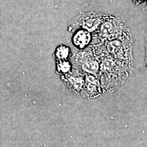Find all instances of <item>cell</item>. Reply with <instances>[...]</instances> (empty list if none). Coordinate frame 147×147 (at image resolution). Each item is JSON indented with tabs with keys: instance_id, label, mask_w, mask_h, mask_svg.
<instances>
[{
	"instance_id": "cell-1",
	"label": "cell",
	"mask_w": 147,
	"mask_h": 147,
	"mask_svg": "<svg viewBox=\"0 0 147 147\" xmlns=\"http://www.w3.org/2000/svg\"><path fill=\"white\" fill-rule=\"evenodd\" d=\"M96 56L100 61L98 79L102 93L113 92L124 84L133 69L107 55L104 49H101Z\"/></svg>"
},
{
	"instance_id": "cell-2",
	"label": "cell",
	"mask_w": 147,
	"mask_h": 147,
	"mask_svg": "<svg viewBox=\"0 0 147 147\" xmlns=\"http://www.w3.org/2000/svg\"><path fill=\"white\" fill-rule=\"evenodd\" d=\"M105 42L104 50L107 55L126 63L134 69L133 40L127 28L119 36Z\"/></svg>"
},
{
	"instance_id": "cell-3",
	"label": "cell",
	"mask_w": 147,
	"mask_h": 147,
	"mask_svg": "<svg viewBox=\"0 0 147 147\" xmlns=\"http://www.w3.org/2000/svg\"><path fill=\"white\" fill-rule=\"evenodd\" d=\"M127 28L119 18L106 14L96 32L100 39L105 42L119 36Z\"/></svg>"
},
{
	"instance_id": "cell-4",
	"label": "cell",
	"mask_w": 147,
	"mask_h": 147,
	"mask_svg": "<svg viewBox=\"0 0 147 147\" xmlns=\"http://www.w3.org/2000/svg\"><path fill=\"white\" fill-rule=\"evenodd\" d=\"M74 63L78 69L85 74L93 75L98 78L100 61L92 50H84L77 53Z\"/></svg>"
},
{
	"instance_id": "cell-5",
	"label": "cell",
	"mask_w": 147,
	"mask_h": 147,
	"mask_svg": "<svg viewBox=\"0 0 147 147\" xmlns=\"http://www.w3.org/2000/svg\"><path fill=\"white\" fill-rule=\"evenodd\" d=\"M105 16L94 12L81 13L74 19L70 27L74 30L84 28L93 33L98 30Z\"/></svg>"
},
{
	"instance_id": "cell-6",
	"label": "cell",
	"mask_w": 147,
	"mask_h": 147,
	"mask_svg": "<svg viewBox=\"0 0 147 147\" xmlns=\"http://www.w3.org/2000/svg\"><path fill=\"white\" fill-rule=\"evenodd\" d=\"M102 93L99 79L93 75L86 74L84 86L80 95L86 98H95Z\"/></svg>"
},
{
	"instance_id": "cell-7",
	"label": "cell",
	"mask_w": 147,
	"mask_h": 147,
	"mask_svg": "<svg viewBox=\"0 0 147 147\" xmlns=\"http://www.w3.org/2000/svg\"><path fill=\"white\" fill-rule=\"evenodd\" d=\"M86 74L76 69L65 75H63V79L69 87L75 94L80 95L85 81Z\"/></svg>"
},
{
	"instance_id": "cell-8",
	"label": "cell",
	"mask_w": 147,
	"mask_h": 147,
	"mask_svg": "<svg viewBox=\"0 0 147 147\" xmlns=\"http://www.w3.org/2000/svg\"><path fill=\"white\" fill-rule=\"evenodd\" d=\"M92 34L84 28H78L74 32L72 42L79 50H84L87 47L92 40Z\"/></svg>"
},
{
	"instance_id": "cell-9",
	"label": "cell",
	"mask_w": 147,
	"mask_h": 147,
	"mask_svg": "<svg viewBox=\"0 0 147 147\" xmlns=\"http://www.w3.org/2000/svg\"><path fill=\"white\" fill-rule=\"evenodd\" d=\"M71 54L70 48L65 45H60L55 50L54 56L57 61L69 60Z\"/></svg>"
},
{
	"instance_id": "cell-10",
	"label": "cell",
	"mask_w": 147,
	"mask_h": 147,
	"mask_svg": "<svg viewBox=\"0 0 147 147\" xmlns=\"http://www.w3.org/2000/svg\"><path fill=\"white\" fill-rule=\"evenodd\" d=\"M56 69L58 73L62 76L70 73L73 70V64L69 60L58 61Z\"/></svg>"
},
{
	"instance_id": "cell-11",
	"label": "cell",
	"mask_w": 147,
	"mask_h": 147,
	"mask_svg": "<svg viewBox=\"0 0 147 147\" xmlns=\"http://www.w3.org/2000/svg\"><path fill=\"white\" fill-rule=\"evenodd\" d=\"M132 2L135 3V5H139L140 4L142 3V2H144L146 0H132Z\"/></svg>"
},
{
	"instance_id": "cell-12",
	"label": "cell",
	"mask_w": 147,
	"mask_h": 147,
	"mask_svg": "<svg viewBox=\"0 0 147 147\" xmlns=\"http://www.w3.org/2000/svg\"><path fill=\"white\" fill-rule=\"evenodd\" d=\"M145 65L147 68V39L146 46V59H145Z\"/></svg>"
},
{
	"instance_id": "cell-13",
	"label": "cell",
	"mask_w": 147,
	"mask_h": 147,
	"mask_svg": "<svg viewBox=\"0 0 147 147\" xmlns=\"http://www.w3.org/2000/svg\"><path fill=\"white\" fill-rule=\"evenodd\" d=\"M146 125L144 126V127H145V129H146V131H147V121H146V123H145Z\"/></svg>"
}]
</instances>
